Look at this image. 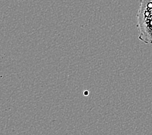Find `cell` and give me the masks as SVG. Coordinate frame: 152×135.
Instances as JSON below:
<instances>
[{
	"label": "cell",
	"mask_w": 152,
	"mask_h": 135,
	"mask_svg": "<svg viewBox=\"0 0 152 135\" xmlns=\"http://www.w3.org/2000/svg\"><path fill=\"white\" fill-rule=\"evenodd\" d=\"M139 39L144 44H152V17L137 21Z\"/></svg>",
	"instance_id": "6da1fadb"
},
{
	"label": "cell",
	"mask_w": 152,
	"mask_h": 135,
	"mask_svg": "<svg viewBox=\"0 0 152 135\" xmlns=\"http://www.w3.org/2000/svg\"><path fill=\"white\" fill-rule=\"evenodd\" d=\"M152 17V0H140V7L137 15V21Z\"/></svg>",
	"instance_id": "7a4b0ae2"
},
{
	"label": "cell",
	"mask_w": 152,
	"mask_h": 135,
	"mask_svg": "<svg viewBox=\"0 0 152 135\" xmlns=\"http://www.w3.org/2000/svg\"><path fill=\"white\" fill-rule=\"evenodd\" d=\"M84 93H85V96H87V95H88V92H87V91H85V92H84Z\"/></svg>",
	"instance_id": "3957f363"
}]
</instances>
